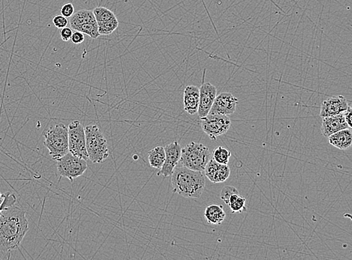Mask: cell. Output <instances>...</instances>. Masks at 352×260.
Listing matches in <instances>:
<instances>
[{
  "mask_svg": "<svg viewBox=\"0 0 352 260\" xmlns=\"http://www.w3.org/2000/svg\"><path fill=\"white\" fill-rule=\"evenodd\" d=\"M29 230L26 212L13 206L0 215V251L8 252L19 248Z\"/></svg>",
  "mask_w": 352,
  "mask_h": 260,
  "instance_id": "cell-1",
  "label": "cell"
},
{
  "mask_svg": "<svg viewBox=\"0 0 352 260\" xmlns=\"http://www.w3.org/2000/svg\"><path fill=\"white\" fill-rule=\"evenodd\" d=\"M173 191L186 198H199L205 188L203 172L195 171L180 166L176 167L171 174Z\"/></svg>",
  "mask_w": 352,
  "mask_h": 260,
  "instance_id": "cell-2",
  "label": "cell"
},
{
  "mask_svg": "<svg viewBox=\"0 0 352 260\" xmlns=\"http://www.w3.org/2000/svg\"><path fill=\"white\" fill-rule=\"evenodd\" d=\"M43 136L44 145L53 160L57 161L69 152L68 128L63 123L52 125L44 131Z\"/></svg>",
  "mask_w": 352,
  "mask_h": 260,
  "instance_id": "cell-3",
  "label": "cell"
},
{
  "mask_svg": "<svg viewBox=\"0 0 352 260\" xmlns=\"http://www.w3.org/2000/svg\"><path fill=\"white\" fill-rule=\"evenodd\" d=\"M84 131L89 160L93 164H101L109 156L107 140L97 125H87Z\"/></svg>",
  "mask_w": 352,
  "mask_h": 260,
  "instance_id": "cell-4",
  "label": "cell"
},
{
  "mask_svg": "<svg viewBox=\"0 0 352 260\" xmlns=\"http://www.w3.org/2000/svg\"><path fill=\"white\" fill-rule=\"evenodd\" d=\"M210 159L211 154L205 145L191 142L181 149V156L179 162L186 168L203 172Z\"/></svg>",
  "mask_w": 352,
  "mask_h": 260,
  "instance_id": "cell-5",
  "label": "cell"
},
{
  "mask_svg": "<svg viewBox=\"0 0 352 260\" xmlns=\"http://www.w3.org/2000/svg\"><path fill=\"white\" fill-rule=\"evenodd\" d=\"M70 26L74 31H79L86 34L92 39L100 36L98 23L94 16L93 11L82 9L74 13L69 18Z\"/></svg>",
  "mask_w": 352,
  "mask_h": 260,
  "instance_id": "cell-6",
  "label": "cell"
},
{
  "mask_svg": "<svg viewBox=\"0 0 352 260\" xmlns=\"http://www.w3.org/2000/svg\"><path fill=\"white\" fill-rule=\"evenodd\" d=\"M56 161L59 174L70 181L81 176L87 170L86 160L75 156L69 152Z\"/></svg>",
  "mask_w": 352,
  "mask_h": 260,
  "instance_id": "cell-7",
  "label": "cell"
},
{
  "mask_svg": "<svg viewBox=\"0 0 352 260\" xmlns=\"http://www.w3.org/2000/svg\"><path fill=\"white\" fill-rule=\"evenodd\" d=\"M68 151L72 155L83 159L89 160L86 148L84 128L78 120L73 121L68 125Z\"/></svg>",
  "mask_w": 352,
  "mask_h": 260,
  "instance_id": "cell-8",
  "label": "cell"
},
{
  "mask_svg": "<svg viewBox=\"0 0 352 260\" xmlns=\"http://www.w3.org/2000/svg\"><path fill=\"white\" fill-rule=\"evenodd\" d=\"M201 119L203 131L212 140L228 132L231 125V119L225 115L209 113Z\"/></svg>",
  "mask_w": 352,
  "mask_h": 260,
  "instance_id": "cell-9",
  "label": "cell"
},
{
  "mask_svg": "<svg viewBox=\"0 0 352 260\" xmlns=\"http://www.w3.org/2000/svg\"><path fill=\"white\" fill-rule=\"evenodd\" d=\"M164 149L165 152V162L157 175L168 177L171 176L180 161L182 148L178 142L174 141L165 146Z\"/></svg>",
  "mask_w": 352,
  "mask_h": 260,
  "instance_id": "cell-10",
  "label": "cell"
},
{
  "mask_svg": "<svg viewBox=\"0 0 352 260\" xmlns=\"http://www.w3.org/2000/svg\"><path fill=\"white\" fill-rule=\"evenodd\" d=\"M238 99L229 92H222L216 95L210 113L211 114H222L228 116L235 112Z\"/></svg>",
  "mask_w": 352,
  "mask_h": 260,
  "instance_id": "cell-11",
  "label": "cell"
},
{
  "mask_svg": "<svg viewBox=\"0 0 352 260\" xmlns=\"http://www.w3.org/2000/svg\"><path fill=\"white\" fill-rule=\"evenodd\" d=\"M216 88L210 83H204L199 88V106L198 113L200 119L205 117L210 113L216 97Z\"/></svg>",
  "mask_w": 352,
  "mask_h": 260,
  "instance_id": "cell-12",
  "label": "cell"
},
{
  "mask_svg": "<svg viewBox=\"0 0 352 260\" xmlns=\"http://www.w3.org/2000/svg\"><path fill=\"white\" fill-rule=\"evenodd\" d=\"M348 107L349 103L343 95L331 97L322 103L320 116L324 118L341 114L347 110Z\"/></svg>",
  "mask_w": 352,
  "mask_h": 260,
  "instance_id": "cell-13",
  "label": "cell"
},
{
  "mask_svg": "<svg viewBox=\"0 0 352 260\" xmlns=\"http://www.w3.org/2000/svg\"><path fill=\"white\" fill-rule=\"evenodd\" d=\"M205 176L213 183H222L229 178L231 170L228 164H219L213 158L209 161L204 169Z\"/></svg>",
  "mask_w": 352,
  "mask_h": 260,
  "instance_id": "cell-14",
  "label": "cell"
},
{
  "mask_svg": "<svg viewBox=\"0 0 352 260\" xmlns=\"http://www.w3.org/2000/svg\"><path fill=\"white\" fill-rule=\"evenodd\" d=\"M346 128H351L346 122L343 113L336 116L324 117L322 124V133L325 137H328L331 134Z\"/></svg>",
  "mask_w": 352,
  "mask_h": 260,
  "instance_id": "cell-15",
  "label": "cell"
},
{
  "mask_svg": "<svg viewBox=\"0 0 352 260\" xmlns=\"http://www.w3.org/2000/svg\"><path fill=\"white\" fill-rule=\"evenodd\" d=\"M199 106V88L190 85L185 88L183 93V107L184 110L189 115L198 113Z\"/></svg>",
  "mask_w": 352,
  "mask_h": 260,
  "instance_id": "cell-16",
  "label": "cell"
},
{
  "mask_svg": "<svg viewBox=\"0 0 352 260\" xmlns=\"http://www.w3.org/2000/svg\"><path fill=\"white\" fill-rule=\"evenodd\" d=\"M330 144L341 150L350 148L352 143V133L351 128H346L331 134L328 137Z\"/></svg>",
  "mask_w": 352,
  "mask_h": 260,
  "instance_id": "cell-17",
  "label": "cell"
},
{
  "mask_svg": "<svg viewBox=\"0 0 352 260\" xmlns=\"http://www.w3.org/2000/svg\"><path fill=\"white\" fill-rule=\"evenodd\" d=\"M204 215L208 224L219 225L223 222L226 214L222 205L212 204L206 208Z\"/></svg>",
  "mask_w": 352,
  "mask_h": 260,
  "instance_id": "cell-18",
  "label": "cell"
},
{
  "mask_svg": "<svg viewBox=\"0 0 352 260\" xmlns=\"http://www.w3.org/2000/svg\"><path fill=\"white\" fill-rule=\"evenodd\" d=\"M165 159V149L162 146H156L148 152V160L150 167L159 169L163 165Z\"/></svg>",
  "mask_w": 352,
  "mask_h": 260,
  "instance_id": "cell-19",
  "label": "cell"
},
{
  "mask_svg": "<svg viewBox=\"0 0 352 260\" xmlns=\"http://www.w3.org/2000/svg\"><path fill=\"white\" fill-rule=\"evenodd\" d=\"M246 203L247 201L244 197H241L239 194H236L231 196L228 205L232 213L239 214L247 212Z\"/></svg>",
  "mask_w": 352,
  "mask_h": 260,
  "instance_id": "cell-20",
  "label": "cell"
},
{
  "mask_svg": "<svg viewBox=\"0 0 352 260\" xmlns=\"http://www.w3.org/2000/svg\"><path fill=\"white\" fill-rule=\"evenodd\" d=\"M118 26L119 21L116 17L107 21L98 23V32L100 35H109L113 33Z\"/></svg>",
  "mask_w": 352,
  "mask_h": 260,
  "instance_id": "cell-21",
  "label": "cell"
},
{
  "mask_svg": "<svg viewBox=\"0 0 352 260\" xmlns=\"http://www.w3.org/2000/svg\"><path fill=\"white\" fill-rule=\"evenodd\" d=\"M92 11H93L94 16H95L97 23L107 21V20H112V19H114L116 17L114 13L111 10L105 8V7H97Z\"/></svg>",
  "mask_w": 352,
  "mask_h": 260,
  "instance_id": "cell-22",
  "label": "cell"
},
{
  "mask_svg": "<svg viewBox=\"0 0 352 260\" xmlns=\"http://www.w3.org/2000/svg\"><path fill=\"white\" fill-rule=\"evenodd\" d=\"M231 156V152L222 146H219L217 149H215L212 155L213 160L222 164H228Z\"/></svg>",
  "mask_w": 352,
  "mask_h": 260,
  "instance_id": "cell-23",
  "label": "cell"
},
{
  "mask_svg": "<svg viewBox=\"0 0 352 260\" xmlns=\"http://www.w3.org/2000/svg\"><path fill=\"white\" fill-rule=\"evenodd\" d=\"M17 198H16L14 194H11L10 192L5 193L4 194V200L2 201V204L0 206V215L2 213V212L7 209H9L11 206L15 205Z\"/></svg>",
  "mask_w": 352,
  "mask_h": 260,
  "instance_id": "cell-24",
  "label": "cell"
},
{
  "mask_svg": "<svg viewBox=\"0 0 352 260\" xmlns=\"http://www.w3.org/2000/svg\"><path fill=\"white\" fill-rule=\"evenodd\" d=\"M236 194H239V191L235 187L227 185L222 188V191H221L220 198L225 204L228 205L231 196Z\"/></svg>",
  "mask_w": 352,
  "mask_h": 260,
  "instance_id": "cell-25",
  "label": "cell"
},
{
  "mask_svg": "<svg viewBox=\"0 0 352 260\" xmlns=\"http://www.w3.org/2000/svg\"><path fill=\"white\" fill-rule=\"evenodd\" d=\"M53 23L57 29H61L68 26V18L62 16V14H59V15L55 16L53 17Z\"/></svg>",
  "mask_w": 352,
  "mask_h": 260,
  "instance_id": "cell-26",
  "label": "cell"
},
{
  "mask_svg": "<svg viewBox=\"0 0 352 260\" xmlns=\"http://www.w3.org/2000/svg\"><path fill=\"white\" fill-rule=\"evenodd\" d=\"M60 13L62 16L66 17V18H70L74 13V5H73L72 3H71V2H68V3L65 4V5L61 8Z\"/></svg>",
  "mask_w": 352,
  "mask_h": 260,
  "instance_id": "cell-27",
  "label": "cell"
},
{
  "mask_svg": "<svg viewBox=\"0 0 352 260\" xmlns=\"http://www.w3.org/2000/svg\"><path fill=\"white\" fill-rule=\"evenodd\" d=\"M85 37L84 34L83 32L75 31L73 32L72 35L71 37V41L73 44H80L84 41Z\"/></svg>",
  "mask_w": 352,
  "mask_h": 260,
  "instance_id": "cell-28",
  "label": "cell"
},
{
  "mask_svg": "<svg viewBox=\"0 0 352 260\" xmlns=\"http://www.w3.org/2000/svg\"><path fill=\"white\" fill-rule=\"evenodd\" d=\"M73 31L71 28L65 26L62 28L60 30V38L62 41H68L71 40V35H72Z\"/></svg>",
  "mask_w": 352,
  "mask_h": 260,
  "instance_id": "cell-29",
  "label": "cell"
},
{
  "mask_svg": "<svg viewBox=\"0 0 352 260\" xmlns=\"http://www.w3.org/2000/svg\"><path fill=\"white\" fill-rule=\"evenodd\" d=\"M352 107H351L349 105L347 110H346V111L343 113V116H344L345 119H346V122H347L348 125H349V126L351 128H352Z\"/></svg>",
  "mask_w": 352,
  "mask_h": 260,
  "instance_id": "cell-30",
  "label": "cell"
},
{
  "mask_svg": "<svg viewBox=\"0 0 352 260\" xmlns=\"http://www.w3.org/2000/svg\"><path fill=\"white\" fill-rule=\"evenodd\" d=\"M4 200V194H1V192H0V206H1V204H2V201H3Z\"/></svg>",
  "mask_w": 352,
  "mask_h": 260,
  "instance_id": "cell-31",
  "label": "cell"
}]
</instances>
